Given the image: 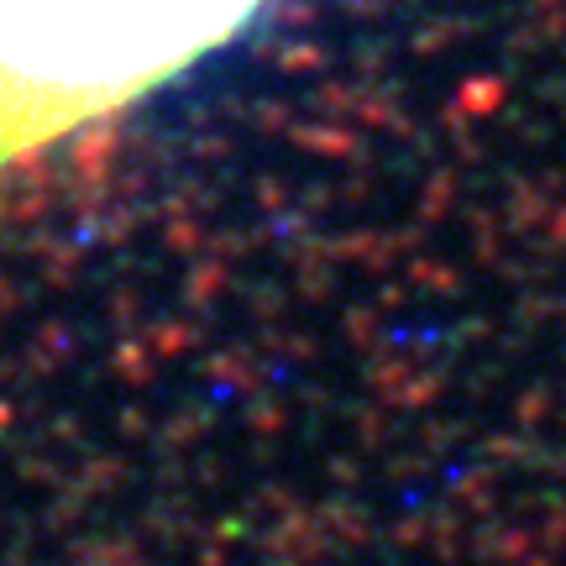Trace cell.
Here are the masks:
<instances>
[{
	"instance_id": "1",
	"label": "cell",
	"mask_w": 566,
	"mask_h": 566,
	"mask_svg": "<svg viewBox=\"0 0 566 566\" xmlns=\"http://www.w3.org/2000/svg\"><path fill=\"white\" fill-rule=\"evenodd\" d=\"M273 0H0V174L216 59Z\"/></svg>"
}]
</instances>
